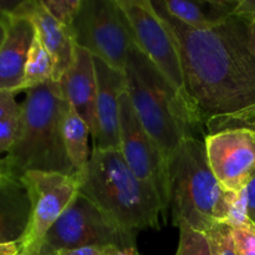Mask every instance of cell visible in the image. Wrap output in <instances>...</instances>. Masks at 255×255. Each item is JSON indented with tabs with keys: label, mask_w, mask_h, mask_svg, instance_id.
Listing matches in <instances>:
<instances>
[{
	"label": "cell",
	"mask_w": 255,
	"mask_h": 255,
	"mask_svg": "<svg viewBox=\"0 0 255 255\" xmlns=\"http://www.w3.org/2000/svg\"><path fill=\"white\" fill-rule=\"evenodd\" d=\"M152 4L174 37L189 102L199 119L241 111L255 104V44L252 22L233 15L222 24L196 30Z\"/></svg>",
	"instance_id": "obj_1"
},
{
	"label": "cell",
	"mask_w": 255,
	"mask_h": 255,
	"mask_svg": "<svg viewBox=\"0 0 255 255\" xmlns=\"http://www.w3.org/2000/svg\"><path fill=\"white\" fill-rule=\"evenodd\" d=\"M25 92L16 138L2 158L5 173L17 179L32 171L76 174L65 149L64 121L70 106L60 84L50 81Z\"/></svg>",
	"instance_id": "obj_2"
},
{
	"label": "cell",
	"mask_w": 255,
	"mask_h": 255,
	"mask_svg": "<svg viewBox=\"0 0 255 255\" xmlns=\"http://www.w3.org/2000/svg\"><path fill=\"white\" fill-rule=\"evenodd\" d=\"M125 77L142 126L168 161L181 142L196 136L204 124L134 41L129 47Z\"/></svg>",
	"instance_id": "obj_3"
},
{
	"label": "cell",
	"mask_w": 255,
	"mask_h": 255,
	"mask_svg": "<svg viewBox=\"0 0 255 255\" xmlns=\"http://www.w3.org/2000/svg\"><path fill=\"white\" fill-rule=\"evenodd\" d=\"M80 193L128 233L159 229V217L166 211L156 189L131 171L120 149H92Z\"/></svg>",
	"instance_id": "obj_4"
},
{
	"label": "cell",
	"mask_w": 255,
	"mask_h": 255,
	"mask_svg": "<svg viewBox=\"0 0 255 255\" xmlns=\"http://www.w3.org/2000/svg\"><path fill=\"white\" fill-rule=\"evenodd\" d=\"M232 192H226L208 164L204 139L184 138L167 161V208L174 226L206 233L228 221Z\"/></svg>",
	"instance_id": "obj_5"
},
{
	"label": "cell",
	"mask_w": 255,
	"mask_h": 255,
	"mask_svg": "<svg viewBox=\"0 0 255 255\" xmlns=\"http://www.w3.org/2000/svg\"><path fill=\"white\" fill-rule=\"evenodd\" d=\"M136 236L117 226L87 197L76 196L69 208L47 232L39 255L94 246H115L122 251L136 248Z\"/></svg>",
	"instance_id": "obj_6"
},
{
	"label": "cell",
	"mask_w": 255,
	"mask_h": 255,
	"mask_svg": "<svg viewBox=\"0 0 255 255\" xmlns=\"http://www.w3.org/2000/svg\"><path fill=\"white\" fill-rule=\"evenodd\" d=\"M69 30L76 46L125 72L133 36L116 0H81Z\"/></svg>",
	"instance_id": "obj_7"
},
{
	"label": "cell",
	"mask_w": 255,
	"mask_h": 255,
	"mask_svg": "<svg viewBox=\"0 0 255 255\" xmlns=\"http://www.w3.org/2000/svg\"><path fill=\"white\" fill-rule=\"evenodd\" d=\"M29 194L31 212L19 255H39L47 232L69 208L80 192L79 174L27 172L20 178Z\"/></svg>",
	"instance_id": "obj_8"
},
{
	"label": "cell",
	"mask_w": 255,
	"mask_h": 255,
	"mask_svg": "<svg viewBox=\"0 0 255 255\" xmlns=\"http://www.w3.org/2000/svg\"><path fill=\"white\" fill-rule=\"evenodd\" d=\"M116 2L126 17L133 41L139 50L192 107L184 86L178 47L152 0H116Z\"/></svg>",
	"instance_id": "obj_9"
},
{
	"label": "cell",
	"mask_w": 255,
	"mask_h": 255,
	"mask_svg": "<svg viewBox=\"0 0 255 255\" xmlns=\"http://www.w3.org/2000/svg\"><path fill=\"white\" fill-rule=\"evenodd\" d=\"M120 152L131 171L156 189L167 209V161L142 126L127 90L120 96Z\"/></svg>",
	"instance_id": "obj_10"
},
{
	"label": "cell",
	"mask_w": 255,
	"mask_h": 255,
	"mask_svg": "<svg viewBox=\"0 0 255 255\" xmlns=\"http://www.w3.org/2000/svg\"><path fill=\"white\" fill-rule=\"evenodd\" d=\"M207 159L226 192L239 193L255 177V132L232 129L204 137Z\"/></svg>",
	"instance_id": "obj_11"
},
{
	"label": "cell",
	"mask_w": 255,
	"mask_h": 255,
	"mask_svg": "<svg viewBox=\"0 0 255 255\" xmlns=\"http://www.w3.org/2000/svg\"><path fill=\"white\" fill-rule=\"evenodd\" d=\"M96 72V136L94 148L120 149V96L126 90L125 72L94 56Z\"/></svg>",
	"instance_id": "obj_12"
},
{
	"label": "cell",
	"mask_w": 255,
	"mask_h": 255,
	"mask_svg": "<svg viewBox=\"0 0 255 255\" xmlns=\"http://www.w3.org/2000/svg\"><path fill=\"white\" fill-rule=\"evenodd\" d=\"M10 14L26 17L32 22L35 32L54 61L52 81L60 82L62 75L72 64L75 42L70 30L60 24L45 9L41 0H24Z\"/></svg>",
	"instance_id": "obj_13"
},
{
	"label": "cell",
	"mask_w": 255,
	"mask_h": 255,
	"mask_svg": "<svg viewBox=\"0 0 255 255\" xmlns=\"http://www.w3.org/2000/svg\"><path fill=\"white\" fill-rule=\"evenodd\" d=\"M62 94L69 106L89 125L92 139L96 136L97 84L94 56L75 46L74 60L60 80Z\"/></svg>",
	"instance_id": "obj_14"
},
{
	"label": "cell",
	"mask_w": 255,
	"mask_h": 255,
	"mask_svg": "<svg viewBox=\"0 0 255 255\" xmlns=\"http://www.w3.org/2000/svg\"><path fill=\"white\" fill-rule=\"evenodd\" d=\"M35 27L26 17L6 14L5 36L0 45V91H22L27 55Z\"/></svg>",
	"instance_id": "obj_15"
},
{
	"label": "cell",
	"mask_w": 255,
	"mask_h": 255,
	"mask_svg": "<svg viewBox=\"0 0 255 255\" xmlns=\"http://www.w3.org/2000/svg\"><path fill=\"white\" fill-rule=\"evenodd\" d=\"M31 212L29 194L20 179L0 177V243H20Z\"/></svg>",
	"instance_id": "obj_16"
},
{
	"label": "cell",
	"mask_w": 255,
	"mask_h": 255,
	"mask_svg": "<svg viewBox=\"0 0 255 255\" xmlns=\"http://www.w3.org/2000/svg\"><path fill=\"white\" fill-rule=\"evenodd\" d=\"M238 1L239 0H171L158 1V4L167 14L182 24L192 29L206 30L233 16Z\"/></svg>",
	"instance_id": "obj_17"
},
{
	"label": "cell",
	"mask_w": 255,
	"mask_h": 255,
	"mask_svg": "<svg viewBox=\"0 0 255 255\" xmlns=\"http://www.w3.org/2000/svg\"><path fill=\"white\" fill-rule=\"evenodd\" d=\"M90 134L89 125L70 107L64 121V143L67 158L80 179L86 171L91 157L89 149Z\"/></svg>",
	"instance_id": "obj_18"
},
{
	"label": "cell",
	"mask_w": 255,
	"mask_h": 255,
	"mask_svg": "<svg viewBox=\"0 0 255 255\" xmlns=\"http://www.w3.org/2000/svg\"><path fill=\"white\" fill-rule=\"evenodd\" d=\"M52 77H54L52 57L50 56V54L46 51L35 32V37L32 40L31 47H30L29 55H27L26 65H25L22 91L52 81Z\"/></svg>",
	"instance_id": "obj_19"
},
{
	"label": "cell",
	"mask_w": 255,
	"mask_h": 255,
	"mask_svg": "<svg viewBox=\"0 0 255 255\" xmlns=\"http://www.w3.org/2000/svg\"><path fill=\"white\" fill-rule=\"evenodd\" d=\"M204 127L208 132L207 134L232 131V129H248L255 132V104L233 114L211 117L207 120Z\"/></svg>",
	"instance_id": "obj_20"
},
{
	"label": "cell",
	"mask_w": 255,
	"mask_h": 255,
	"mask_svg": "<svg viewBox=\"0 0 255 255\" xmlns=\"http://www.w3.org/2000/svg\"><path fill=\"white\" fill-rule=\"evenodd\" d=\"M179 243L176 255H212L206 233L192 228L188 224H178Z\"/></svg>",
	"instance_id": "obj_21"
},
{
	"label": "cell",
	"mask_w": 255,
	"mask_h": 255,
	"mask_svg": "<svg viewBox=\"0 0 255 255\" xmlns=\"http://www.w3.org/2000/svg\"><path fill=\"white\" fill-rule=\"evenodd\" d=\"M212 255H238L232 227L226 222L216 224L206 232Z\"/></svg>",
	"instance_id": "obj_22"
},
{
	"label": "cell",
	"mask_w": 255,
	"mask_h": 255,
	"mask_svg": "<svg viewBox=\"0 0 255 255\" xmlns=\"http://www.w3.org/2000/svg\"><path fill=\"white\" fill-rule=\"evenodd\" d=\"M41 2L50 15L67 29L74 22L81 6V0H41Z\"/></svg>",
	"instance_id": "obj_23"
},
{
	"label": "cell",
	"mask_w": 255,
	"mask_h": 255,
	"mask_svg": "<svg viewBox=\"0 0 255 255\" xmlns=\"http://www.w3.org/2000/svg\"><path fill=\"white\" fill-rule=\"evenodd\" d=\"M238 255H255V226L232 227Z\"/></svg>",
	"instance_id": "obj_24"
},
{
	"label": "cell",
	"mask_w": 255,
	"mask_h": 255,
	"mask_svg": "<svg viewBox=\"0 0 255 255\" xmlns=\"http://www.w3.org/2000/svg\"><path fill=\"white\" fill-rule=\"evenodd\" d=\"M20 111L0 121V154L7 153L14 144L19 131Z\"/></svg>",
	"instance_id": "obj_25"
},
{
	"label": "cell",
	"mask_w": 255,
	"mask_h": 255,
	"mask_svg": "<svg viewBox=\"0 0 255 255\" xmlns=\"http://www.w3.org/2000/svg\"><path fill=\"white\" fill-rule=\"evenodd\" d=\"M122 249L115 246H94L84 248L61 251L55 255H120Z\"/></svg>",
	"instance_id": "obj_26"
},
{
	"label": "cell",
	"mask_w": 255,
	"mask_h": 255,
	"mask_svg": "<svg viewBox=\"0 0 255 255\" xmlns=\"http://www.w3.org/2000/svg\"><path fill=\"white\" fill-rule=\"evenodd\" d=\"M14 92L0 91V121L20 111V104L15 100Z\"/></svg>",
	"instance_id": "obj_27"
},
{
	"label": "cell",
	"mask_w": 255,
	"mask_h": 255,
	"mask_svg": "<svg viewBox=\"0 0 255 255\" xmlns=\"http://www.w3.org/2000/svg\"><path fill=\"white\" fill-rule=\"evenodd\" d=\"M234 15L255 22V0H239Z\"/></svg>",
	"instance_id": "obj_28"
},
{
	"label": "cell",
	"mask_w": 255,
	"mask_h": 255,
	"mask_svg": "<svg viewBox=\"0 0 255 255\" xmlns=\"http://www.w3.org/2000/svg\"><path fill=\"white\" fill-rule=\"evenodd\" d=\"M247 194V214L249 221L255 226V177L246 187Z\"/></svg>",
	"instance_id": "obj_29"
},
{
	"label": "cell",
	"mask_w": 255,
	"mask_h": 255,
	"mask_svg": "<svg viewBox=\"0 0 255 255\" xmlns=\"http://www.w3.org/2000/svg\"><path fill=\"white\" fill-rule=\"evenodd\" d=\"M20 243L0 244V255H19Z\"/></svg>",
	"instance_id": "obj_30"
},
{
	"label": "cell",
	"mask_w": 255,
	"mask_h": 255,
	"mask_svg": "<svg viewBox=\"0 0 255 255\" xmlns=\"http://www.w3.org/2000/svg\"><path fill=\"white\" fill-rule=\"evenodd\" d=\"M20 1H0V17L11 12L17 6Z\"/></svg>",
	"instance_id": "obj_31"
},
{
	"label": "cell",
	"mask_w": 255,
	"mask_h": 255,
	"mask_svg": "<svg viewBox=\"0 0 255 255\" xmlns=\"http://www.w3.org/2000/svg\"><path fill=\"white\" fill-rule=\"evenodd\" d=\"M5 20H6V15L0 17V45H1L2 40H4V36H5Z\"/></svg>",
	"instance_id": "obj_32"
},
{
	"label": "cell",
	"mask_w": 255,
	"mask_h": 255,
	"mask_svg": "<svg viewBox=\"0 0 255 255\" xmlns=\"http://www.w3.org/2000/svg\"><path fill=\"white\" fill-rule=\"evenodd\" d=\"M136 251V248L133 249H127V251H121L120 255H133V252Z\"/></svg>",
	"instance_id": "obj_33"
},
{
	"label": "cell",
	"mask_w": 255,
	"mask_h": 255,
	"mask_svg": "<svg viewBox=\"0 0 255 255\" xmlns=\"http://www.w3.org/2000/svg\"><path fill=\"white\" fill-rule=\"evenodd\" d=\"M5 173V168H4V162H2V159H0V177L4 176Z\"/></svg>",
	"instance_id": "obj_34"
},
{
	"label": "cell",
	"mask_w": 255,
	"mask_h": 255,
	"mask_svg": "<svg viewBox=\"0 0 255 255\" xmlns=\"http://www.w3.org/2000/svg\"><path fill=\"white\" fill-rule=\"evenodd\" d=\"M252 34H253V40L255 44V22H252Z\"/></svg>",
	"instance_id": "obj_35"
},
{
	"label": "cell",
	"mask_w": 255,
	"mask_h": 255,
	"mask_svg": "<svg viewBox=\"0 0 255 255\" xmlns=\"http://www.w3.org/2000/svg\"><path fill=\"white\" fill-rule=\"evenodd\" d=\"M133 255H141V254H139L137 251H134V252H133Z\"/></svg>",
	"instance_id": "obj_36"
},
{
	"label": "cell",
	"mask_w": 255,
	"mask_h": 255,
	"mask_svg": "<svg viewBox=\"0 0 255 255\" xmlns=\"http://www.w3.org/2000/svg\"><path fill=\"white\" fill-rule=\"evenodd\" d=\"M0 244H1V243H0Z\"/></svg>",
	"instance_id": "obj_37"
}]
</instances>
